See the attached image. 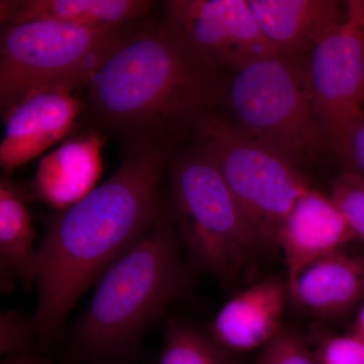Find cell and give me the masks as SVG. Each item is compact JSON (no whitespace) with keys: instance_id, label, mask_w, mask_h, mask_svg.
<instances>
[{"instance_id":"10","label":"cell","mask_w":364,"mask_h":364,"mask_svg":"<svg viewBox=\"0 0 364 364\" xmlns=\"http://www.w3.org/2000/svg\"><path fill=\"white\" fill-rule=\"evenodd\" d=\"M85 111V98L63 87L36 90L2 114L4 136L0 144L2 174L33 161L78 129Z\"/></svg>"},{"instance_id":"24","label":"cell","mask_w":364,"mask_h":364,"mask_svg":"<svg viewBox=\"0 0 364 364\" xmlns=\"http://www.w3.org/2000/svg\"><path fill=\"white\" fill-rule=\"evenodd\" d=\"M1 364H52L48 356L39 353L7 356Z\"/></svg>"},{"instance_id":"20","label":"cell","mask_w":364,"mask_h":364,"mask_svg":"<svg viewBox=\"0 0 364 364\" xmlns=\"http://www.w3.org/2000/svg\"><path fill=\"white\" fill-rule=\"evenodd\" d=\"M254 364H318L305 333L284 324L279 334L260 349Z\"/></svg>"},{"instance_id":"16","label":"cell","mask_w":364,"mask_h":364,"mask_svg":"<svg viewBox=\"0 0 364 364\" xmlns=\"http://www.w3.org/2000/svg\"><path fill=\"white\" fill-rule=\"evenodd\" d=\"M156 2L150 0H1V25L56 21L112 28L142 21Z\"/></svg>"},{"instance_id":"8","label":"cell","mask_w":364,"mask_h":364,"mask_svg":"<svg viewBox=\"0 0 364 364\" xmlns=\"http://www.w3.org/2000/svg\"><path fill=\"white\" fill-rule=\"evenodd\" d=\"M347 18L309 59L314 109L328 149L341 157L347 135L364 112V0L347 2Z\"/></svg>"},{"instance_id":"11","label":"cell","mask_w":364,"mask_h":364,"mask_svg":"<svg viewBox=\"0 0 364 364\" xmlns=\"http://www.w3.org/2000/svg\"><path fill=\"white\" fill-rule=\"evenodd\" d=\"M345 248L287 270L289 303L313 323L330 327L364 301V259Z\"/></svg>"},{"instance_id":"22","label":"cell","mask_w":364,"mask_h":364,"mask_svg":"<svg viewBox=\"0 0 364 364\" xmlns=\"http://www.w3.org/2000/svg\"><path fill=\"white\" fill-rule=\"evenodd\" d=\"M0 352L6 358L37 353V336L33 330L32 318L18 310L1 314Z\"/></svg>"},{"instance_id":"25","label":"cell","mask_w":364,"mask_h":364,"mask_svg":"<svg viewBox=\"0 0 364 364\" xmlns=\"http://www.w3.org/2000/svg\"><path fill=\"white\" fill-rule=\"evenodd\" d=\"M352 334L356 335L364 340V301L356 311L355 318H354L353 324H352Z\"/></svg>"},{"instance_id":"23","label":"cell","mask_w":364,"mask_h":364,"mask_svg":"<svg viewBox=\"0 0 364 364\" xmlns=\"http://www.w3.org/2000/svg\"><path fill=\"white\" fill-rule=\"evenodd\" d=\"M340 160L364 178V112L349 131Z\"/></svg>"},{"instance_id":"5","label":"cell","mask_w":364,"mask_h":364,"mask_svg":"<svg viewBox=\"0 0 364 364\" xmlns=\"http://www.w3.org/2000/svg\"><path fill=\"white\" fill-rule=\"evenodd\" d=\"M222 107L251 140L303 168L328 149L314 109L309 61L274 56L233 74Z\"/></svg>"},{"instance_id":"21","label":"cell","mask_w":364,"mask_h":364,"mask_svg":"<svg viewBox=\"0 0 364 364\" xmlns=\"http://www.w3.org/2000/svg\"><path fill=\"white\" fill-rule=\"evenodd\" d=\"M330 198L343 213L358 240L364 242V178L345 170L330 186Z\"/></svg>"},{"instance_id":"3","label":"cell","mask_w":364,"mask_h":364,"mask_svg":"<svg viewBox=\"0 0 364 364\" xmlns=\"http://www.w3.org/2000/svg\"><path fill=\"white\" fill-rule=\"evenodd\" d=\"M195 273L167 210L98 279L63 364L133 363L145 333L186 294Z\"/></svg>"},{"instance_id":"14","label":"cell","mask_w":364,"mask_h":364,"mask_svg":"<svg viewBox=\"0 0 364 364\" xmlns=\"http://www.w3.org/2000/svg\"><path fill=\"white\" fill-rule=\"evenodd\" d=\"M355 240L346 218L330 196L311 188L282 224L277 248L287 269L291 270Z\"/></svg>"},{"instance_id":"7","label":"cell","mask_w":364,"mask_h":364,"mask_svg":"<svg viewBox=\"0 0 364 364\" xmlns=\"http://www.w3.org/2000/svg\"><path fill=\"white\" fill-rule=\"evenodd\" d=\"M193 138L212 153L267 256L277 252L282 224L312 188L303 171L218 112L203 119Z\"/></svg>"},{"instance_id":"18","label":"cell","mask_w":364,"mask_h":364,"mask_svg":"<svg viewBox=\"0 0 364 364\" xmlns=\"http://www.w3.org/2000/svg\"><path fill=\"white\" fill-rule=\"evenodd\" d=\"M158 364H240L239 355L218 343L207 328L170 321Z\"/></svg>"},{"instance_id":"9","label":"cell","mask_w":364,"mask_h":364,"mask_svg":"<svg viewBox=\"0 0 364 364\" xmlns=\"http://www.w3.org/2000/svg\"><path fill=\"white\" fill-rule=\"evenodd\" d=\"M165 18L196 49L233 74L282 56L261 32L247 0H170Z\"/></svg>"},{"instance_id":"12","label":"cell","mask_w":364,"mask_h":364,"mask_svg":"<svg viewBox=\"0 0 364 364\" xmlns=\"http://www.w3.org/2000/svg\"><path fill=\"white\" fill-rule=\"evenodd\" d=\"M289 304L286 279L269 277L254 282L223 306L208 332L227 350H260L284 326Z\"/></svg>"},{"instance_id":"6","label":"cell","mask_w":364,"mask_h":364,"mask_svg":"<svg viewBox=\"0 0 364 364\" xmlns=\"http://www.w3.org/2000/svg\"><path fill=\"white\" fill-rule=\"evenodd\" d=\"M146 26L140 21L112 28H82L56 21L1 26V116L36 90H86L112 53Z\"/></svg>"},{"instance_id":"1","label":"cell","mask_w":364,"mask_h":364,"mask_svg":"<svg viewBox=\"0 0 364 364\" xmlns=\"http://www.w3.org/2000/svg\"><path fill=\"white\" fill-rule=\"evenodd\" d=\"M172 152L147 139L128 141L111 178L48 218L38 245V301L31 316L38 353L48 356L83 293L168 210L161 182Z\"/></svg>"},{"instance_id":"13","label":"cell","mask_w":364,"mask_h":364,"mask_svg":"<svg viewBox=\"0 0 364 364\" xmlns=\"http://www.w3.org/2000/svg\"><path fill=\"white\" fill-rule=\"evenodd\" d=\"M105 136L87 129L69 136L40 160L31 186V198L55 212L80 202L97 188L104 171Z\"/></svg>"},{"instance_id":"17","label":"cell","mask_w":364,"mask_h":364,"mask_svg":"<svg viewBox=\"0 0 364 364\" xmlns=\"http://www.w3.org/2000/svg\"><path fill=\"white\" fill-rule=\"evenodd\" d=\"M28 191L9 176L0 177V282L4 291L16 282L37 280L38 247Z\"/></svg>"},{"instance_id":"15","label":"cell","mask_w":364,"mask_h":364,"mask_svg":"<svg viewBox=\"0 0 364 364\" xmlns=\"http://www.w3.org/2000/svg\"><path fill=\"white\" fill-rule=\"evenodd\" d=\"M264 37L287 58L306 60L338 25L332 0H247Z\"/></svg>"},{"instance_id":"19","label":"cell","mask_w":364,"mask_h":364,"mask_svg":"<svg viewBox=\"0 0 364 364\" xmlns=\"http://www.w3.org/2000/svg\"><path fill=\"white\" fill-rule=\"evenodd\" d=\"M318 364H364V340L313 323L306 336Z\"/></svg>"},{"instance_id":"4","label":"cell","mask_w":364,"mask_h":364,"mask_svg":"<svg viewBox=\"0 0 364 364\" xmlns=\"http://www.w3.org/2000/svg\"><path fill=\"white\" fill-rule=\"evenodd\" d=\"M193 142L170 155V218L193 272L233 287L267 254L212 153Z\"/></svg>"},{"instance_id":"2","label":"cell","mask_w":364,"mask_h":364,"mask_svg":"<svg viewBox=\"0 0 364 364\" xmlns=\"http://www.w3.org/2000/svg\"><path fill=\"white\" fill-rule=\"evenodd\" d=\"M232 76L165 18L102 64L86 88L80 124L173 148L222 107Z\"/></svg>"}]
</instances>
